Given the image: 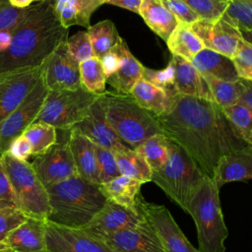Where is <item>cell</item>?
I'll use <instances>...</instances> for the list:
<instances>
[{"instance_id":"1","label":"cell","mask_w":252,"mask_h":252,"mask_svg":"<svg viewBox=\"0 0 252 252\" xmlns=\"http://www.w3.org/2000/svg\"><path fill=\"white\" fill-rule=\"evenodd\" d=\"M156 117L162 134L212 179L222 155L251 147L213 100L176 94L169 97L167 109Z\"/></svg>"},{"instance_id":"2","label":"cell","mask_w":252,"mask_h":252,"mask_svg":"<svg viewBox=\"0 0 252 252\" xmlns=\"http://www.w3.org/2000/svg\"><path fill=\"white\" fill-rule=\"evenodd\" d=\"M68 38L52 0L32 4L31 11L15 28L6 50L0 52V74L40 66Z\"/></svg>"},{"instance_id":"3","label":"cell","mask_w":252,"mask_h":252,"mask_svg":"<svg viewBox=\"0 0 252 252\" xmlns=\"http://www.w3.org/2000/svg\"><path fill=\"white\" fill-rule=\"evenodd\" d=\"M46 189L51 209L47 220L69 227H84L107 200L99 185L79 175L49 185Z\"/></svg>"},{"instance_id":"4","label":"cell","mask_w":252,"mask_h":252,"mask_svg":"<svg viewBox=\"0 0 252 252\" xmlns=\"http://www.w3.org/2000/svg\"><path fill=\"white\" fill-rule=\"evenodd\" d=\"M107 122L119 139L135 149L161 129L156 114L140 106L130 94L105 91L100 94Z\"/></svg>"},{"instance_id":"5","label":"cell","mask_w":252,"mask_h":252,"mask_svg":"<svg viewBox=\"0 0 252 252\" xmlns=\"http://www.w3.org/2000/svg\"><path fill=\"white\" fill-rule=\"evenodd\" d=\"M187 213L196 224L199 252H225L228 230L220 207V188L212 178L206 177L191 199Z\"/></svg>"},{"instance_id":"6","label":"cell","mask_w":252,"mask_h":252,"mask_svg":"<svg viewBox=\"0 0 252 252\" xmlns=\"http://www.w3.org/2000/svg\"><path fill=\"white\" fill-rule=\"evenodd\" d=\"M206 176L186 152L169 140V156L165 164L153 171L155 182L184 212H188L191 199L203 184Z\"/></svg>"},{"instance_id":"7","label":"cell","mask_w":252,"mask_h":252,"mask_svg":"<svg viewBox=\"0 0 252 252\" xmlns=\"http://www.w3.org/2000/svg\"><path fill=\"white\" fill-rule=\"evenodd\" d=\"M0 160L10 179L18 208L29 217L47 220L51 211L47 189L32 163L8 153L0 155Z\"/></svg>"},{"instance_id":"8","label":"cell","mask_w":252,"mask_h":252,"mask_svg":"<svg viewBox=\"0 0 252 252\" xmlns=\"http://www.w3.org/2000/svg\"><path fill=\"white\" fill-rule=\"evenodd\" d=\"M99 94L84 87L76 90L48 91L33 122H43L57 130H70L84 119Z\"/></svg>"},{"instance_id":"9","label":"cell","mask_w":252,"mask_h":252,"mask_svg":"<svg viewBox=\"0 0 252 252\" xmlns=\"http://www.w3.org/2000/svg\"><path fill=\"white\" fill-rule=\"evenodd\" d=\"M70 130H57V142L32 162L45 187L78 175L69 145Z\"/></svg>"},{"instance_id":"10","label":"cell","mask_w":252,"mask_h":252,"mask_svg":"<svg viewBox=\"0 0 252 252\" xmlns=\"http://www.w3.org/2000/svg\"><path fill=\"white\" fill-rule=\"evenodd\" d=\"M136 209L148 220L166 252H199L189 242L165 206L149 203L140 195Z\"/></svg>"},{"instance_id":"11","label":"cell","mask_w":252,"mask_h":252,"mask_svg":"<svg viewBox=\"0 0 252 252\" xmlns=\"http://www.w3.org/2000/svg\"><path fill=\"white\" fill-rule=\"evenodd\" d=\"M43 79L34 86L25 99L0 121V155L7 152L9 145L33 123L47 94Z\"/></svg>"},{"instance_id":"12","label":"cell","mask_w":252,"mask_h":252,"mask_svg":"<svg viewBox=\"0 0 252 252\" xmlns=\"http://www.w3.org/2000/svg\"><path fill=\"white\" fill-rule=\"evenodd\" d=\"M47 252H115L103 240L81 227L45 221Z\"/></svg>"},{"instance_id":"13","label":"cell","mask_w":252,"mask_h":252,"mask_svg":"<svg viewBox=\"0 0 252 252\" xmlns=\"http://www.w3.org/2000/svg\"><path fill=\"white\" fill-rule=\"evenodd\" d=\"M63 40L43 63L42 79L48 91L76 90L82 87L79 62Z\"/></svg>"},{"instance_id":"14","label":"cell","mask_w":252,"mask_h":252,"mask_svg":"<svg viewBox=\"0 0 252 252\" xmlns=\"http://www.w3.org/2000/svg\"><path fill=\"white\" fill-rule=\"evenodd\" d=\"M43 64L0 74V121L25 99L39 82Z\"/></svg>"},{"instance_id":"15","label":"cell","mask_w":252,"mask_h":252,"mask_svg":"<svg viewBox=\"0 0 252 252\" xmlns=\"http://www.w3.org/2000/svg\"><path fill=\"white\" fill-rule=\"evenodd\" d=\"M206 48L232 58L242 39L237 28L221 17L216 19H200L189 25Z\"/></svg>"},{"instance_id":"16","label":"cell","mask_w":252,"mask_h":252,"mask_svg":"<svg viewBox=\"0 0 252 252\" xmlns=\"http://www.w3.org/2000/svg\"><path fill=\"white\" fill-rule=\"evenodd\" d=\"M100 239L115 252H166L146 218L134 226L123 228Z\"/></svg>"},{"instance_id":"17","label":"cell","mask_w":252,"mask_h":252,"mask_svg":"<svg viewBox=\"0 0 252 252\" xmlns=\"http://www.w3.org/2000/svg\"><path fill=\"white\" fill-rule=\"evenodd\" d=\"M144 218V215L138 209L132 210L107 199L100 211L81 228L100 238L123 228L134 226Z\"/></svg>"},{"instance_id":"18","label":"cell","mask_w":252,"mask_h":252,"mask_svg":"<svg viewBox=\"0 0 252 252\" xmlns=\"http://www.w3.org/2000/svg\"><path fill=\"white\" fill-rule=\"evenodd\" d=\"M73 128L77 129L95 145L112 152H123L132 149L119 139L107 122L100 94L91 105L88 115Z\"/></svg>"},{"instance_id":"19","label":"cell","mask_w":252,"mask_h":252,"mask_svg":"<svg viewBox=\"0 0 252 252\" xmlns=\"http://www.w3.org/2000/svg\"><path fill=\"white\" fill-rule=\"evenodd\" d=\"M45 221L28 217L2 242L5 249L10 252H47Z\"/></svg>"},{"instance_id":"20","label":"cell","mask_w":252,"mask_h":252,"mask_svg":"<svg viewBox=\"0 0 252 252\" xmlns=\"http://www.w3.org/2000/svg\"><path fill=\"white\" fill-rule=\"evenodd\" d=\"M213 180L219 188L229 182L252 180V147L222 155Z\"/></svg>"},{"instance_id":"21","label":"cell","mask_w":252,"mask_h":252,"mask_svg":"<svg viewBox=\"0 0 252 252\" xmlns=\"http://www.w3.org/2000/svg\"><path fill=\"white\" fill-rule=\"evenodd\" d=\"M69 145L78 175L99 185L96 161V145L77 129L70 130Z\"/></svg>"},{"instance_id":"22","label":"cell","mask_w":252,"mask_h":252,"mask_svg":"<svg viewBox=\"0 0 252 252\" xmlns=\"http://www.w3.org/2000/svg\"><path fill=\"white\" fill-rule=\"evenodd\" d=\"M113 48L119 54L120 62L117 70L106 78V83L119 94H130L134 85L142 78L144 66L130 52L121 37Z\"/></svg>"},{"instance_id":"23","label":"cell","mask_w":252,"mask_h":252,"mask_svg":"<svg viewBox=\"0 0 252 252\" xmlns=\"http://www.w3.org/2000/svg\"><path fill=\"white\" fill-rule=\"evenodd\" d=\"M170 61L174 68L175 89L177 94L193 95L214 101L206 80L190 61L178 55H172Z\"/></svg>"},{"instance_id":"24","label":"cell","mask_w":252,"mask_h":252,"mask_svg":"<svg viewBox=\"0 0 252 252\" xmlns=\"http://www.w3.org/2000/svg\"><path fill=\"white\" fill-rule=\"evenodd\" d=\"M55 11L62 26L66 29L72 26L89 28L93 13L103 0H52Z\"/></svg>"},{"instance_id":"25","label":"cell","mask_w":252,"mask_h":252,"mask_svg":"<svg viewBox=\"0 0 252 252\" xmlns=\"http://www.w3.org/2000/svg\"><path fill=\"white\" fill-rule=\"evenodd\" d=\"M191 63L202 75L209 74L227 82L240 80L232 59L212 49L204 47L192 59Z\"/></svg>"},{"instance_id":"26","label":"cell","mask_w":252,"mask_h":252,"mask_svg":"<svg viewBox=\"0 0 252 252\" xmlns=\"http://www.w3.org/2000/svg\"><path fill=\"white\" fill-rule=\"evenodd\" d=\"M139 14L146 25L164 41L179 24V21L162 5L160 0H142Z\"/></svg>"},{"instance_id":"27","label":"cell","mask_w":252,"mask_h":252,"mask_svg":"<svg viewBox=\"0 0 252 252\" xmlns=\"http://www.w3.org/2000/svg\"><path fill=\"white\" fill-rule=\"evenodd\" d=\"M142 182L126 175H119L108 182L99 185V188L106 199L126 208L137 210V200L139 198Z\"/></svg>"},{"instance_id":"28","label":"cell","mask_w":252,"mask_h":252,"mask_svg":"<svg viewBox=\"0 0 252 252\" xmlns=\"http://www.w3.org/2000/svg\"><path fill=\"white\" fill-rule=\"evenodd\" d=\"M165 42L172 55H178L190 62L205 47L190 26L183 23L178 24Z\"/></svg>"},{"instance_id":"29","label":"cell","mask_w":252,"mask_h":252,"mask_svg":"<svg viewBox=\"0 0 252 252\" xmlns=\"http://www.w3.org/2000/svg\"><path fill=\"white\" fill-rule=\"evenodd\" d=\"M130 94L140 106L156 115L164 112L169 105V96L167 94L143 78L137 81Z\"/></svg>"},{"instance_id":"30","label":"cell","mask_w":252,"mask_h":252,"mask_svg":"<svg viewBox=\"0 0 252 252\" xmlns=\"http://www.w3.org/2000/svg\"><path fill=\"white\" fill-rule=\"evenodd\" d=\"M120 174L134 178L140 182L152 181L153 170L146 159L134 149L114 152Z\"/></svg>"},{"instance_id":"31","label":"cell","mask_w":252,"mask_h":252,"mask_svg":"<svg viewBox=\"0 0 252 252\" xmlns=\"http://www.w3.org/2000/svg\"><path fill=\"white\" fill-rule=\"evenodd\" d=\"M94 56L101 59L119 41L120 36L115 25L110 20H103L87 30Z\"/></svg>"},{"instance_id":"32","label":"cell","mask_w":252,"mask_h":252,"mask_svg":"<svg viewBox=\"0 0 252 252\" xmlns=\"http://www.w3.org/2000/svg\"><path fill=\"white\" fill-rule=\"evenodd\" d=\"M149 163L153 171L160 169L169 156V139L164 134H155L134 149Z\"/></svg>"},{"instance_id":"33","label":"cell","mask_w":252,"mask_h":252,"mask_svg":"<svg viewBox=\"0 0 252 252\" xmlns=\"http://www.w3.org/2000/svg\"><path fill=\"white\" fill-rule=\"evenodd\" d=\"M202 76L209 86L214 101L221 108L240 101L242 94L241 80L237 82H227L220 80L209 74H203Z\"/></svg>"},{"instance_id":"34","label":"cell","mask_w":252,"mask_h":252,"mask_svg":"<svg viewBox=\"0 0 252 252\" xmlns=\"http://www.w3.org/2000/svg\"><path fill=\"white\" fill-rule=\"evenodd\" d=\"M32 147V156L36 157L46 152L57 142V129L43 122L32 123L23 133Z\"/></svg>"},{"instance_id":"35","label":"cell","mask_w":252,"mask_h":252,"mask_svg":"<svg viewBox=\"0 0 252 252\" xmlns=\"http://www.w3.org/2000/svg\"><path fill=\"white\" fill-rule=\"evenodd\" d=\"M81 84L87 91L101 94L105 90L106 76L99 58L94 56L79 63Z\"/></svg>"},{"instance_id":"36","label":"cell","mask_w":252,"mask_h":252,"mask_svg":"<svg viewBox=\"0 0 252 252\" xmlns=\"http://www.w3.org/2000/svg\"><path fill=\"white\" fill-rule=\"evenodd\" d=\"M220 17L238 30L252 31V0H229Z\"/></svg>"},{"instance_id":"37","label":"cell","mask_w":252,"mask_h":252,"mask_svg":"<svg viewBox=\"0 0 252 252\" xmlns=\"http://www.w3.org/2000/svg\"><path fill=\"white\" fill-rule=\"evenodd\" d=\"M222 112L241 138L246 142L252 133V109L242 101H239L222 108Z\"/></svg>"},{"instance_id":"38","label":"cell","mask_w":252,"mask_h":252,"mask_svg":"<svg viewBox=\"0 0 252 252\" xmlns=\"http://www.w3.org/2000/svg\"><path fill=\"white\" fill-rule=\"evenodd\" d=\"M142 78L163 90L169 97L177 94L175 89L174 68L171 61L162 70H153L144 66Z\"/></svg>"},{"instance_id":"39","label":"cell","mask_w":252,"mask_h":252,"mask_svg":"<svg viewBox=\"0 0 252 252\" xmlns=\"http://www.w3.org/2000/svg\"><path fill=\"white\" fill-rule=\"evenodd\" d=\"M96 161L99 185L121 175L114 152L96 145Z\"/></svg>"},{"instance_id":"40","label":"cell","mask_w":252,"mask_h":252,"mask_svg":"<svg viewBox=\"0 0 252 252\" xmlns=\"http://www.w3.org/2000/svg\"><path fill=\"white\" fill-rule=\"evenodd\" d=\"M201 19H216L222 15L229 0H182Z\"/></svg>"},{"instance_id":"41","label":"cell","mask_w":252,"mask_h":252,"mask_svg":"<svg viewBox=\"0 0 252 252\" xmlns=\"http://www.w3.org/2000/svg\"><path fill=\"white\" fill-rule=\"evenodd\" d=\"M231 59L238 77L242 80L252 81V45L242 38Z\"/></svg>"},{"instance_id":"42","label":"cell","mask_w":252,"mask_h":252,"mask_svg":"<svg viewBox=\"0 0 252 252\" xmlns=\"http://www.w3.org/2000/svg\"><path fill=\"white\" fill-rule=\"evenodd\" d=\"M66 42L69 51L79 63L94 56L89 34L85 31H80L68 37Z\"/></svg>"},{"instance_id":"43","label":"cell","mask_w":252,"mask_h":252,"mask_svg":"<svg viewBox=\"0 0 252 252\" xmlns=\"http://www.w3.org/2000/svg\"><path fill=\"white\" fill-rule=\"evenodd\" d=\"M32 6L25 8H18L6 2L0 4V32L14 30L19 23L28 15Z\"/></svg>"},{"instance_id":"44","label":"cell","mask_w":252,"mask_h":252,"mask_svg":"<svg viewBox=\"0 0 252 252\" xmlns=\"http://www.w3.org/2000/svg\"><path fill=\"white\" fill-rule=\"evenodd\" d=\"M28 217L19 208H0V242L2 243L8 234L22 224Z\"/></svg>"},{"instance_id":"45","label":"cell","mask_w":252,"mask_h":252,"mask_svg":"<svg viewBox=\"0 0 252 252\" xmlns=\"http://www.w3.org/2000/svg\"><path fill=\"white\" fill-rule=\"evenodd\" d=\"M160 2L175 16L179 23L191 25L201 19V17L182 0H160Z\"/></svg>"},{"instance_id":"46","label":"cell","mask_w":252,"mask_h":252,"mask_svg":"<svg viewBox=\"0 0 252 252\" xmlns=\"http://www.w3.org/2000/svg\"><path fill=\"white\" fill-rule=\"evenodd\" d=\"M0 208H18L16 197L7 175V172L0 160Z\"/></svg>"},{"instance_id":"47","label":"cell","mask_w":252,"mask_h":252,"mask_svg":"<svg viewBox=\"0 0 252 252\" xmlns=\"http://www.w3.org/2000/svg\"><path fill=\"white\" fill-rule=\"evenodd\" d=\"M6 153L17 159L28 160L32 157V147L28 139L22 134L11 142Z\"/></svg>"},{"instance_id":"48","label":"cell","mask_w":252,"mask_h":252,"mask_svg":"<svg viewBox=\"0 0 252 252\" xmlns=\"http://www.w3.org/2000/svg\"><path fill=\"white\" fill-rule=\"evenodd\" d=\"M101 64L105 73L106 78L110 75H112L118 68L119 62H120V57L117 51L112 48L108 53H106L101 59Z\"/></svg>"},{"instance_id":"49","label":"cell","mask_w":252,"mask_h":252,"mask_svg":"<svg viewBox=\"0 0 252 252\" xmlns=\"http://www.w3.org/2000/svg\"><path fill=\"white\" fill-rule=\"evenodd\" d=\"M104 4H111L134 13L139 14V9L142 3V0H103Z\"/></svg>"},{"instance_id":"50","label":"cell","mask_w":252,"mask_h":252,"mask_svg":"<svg viewBox=\"0 0 252 252\" xmlns=\"http://www.w3.org/2000/svg\"><path fill=\"white\" fill-rule=\"evenodd\" d=\"M240 80L242 83V94L240 101H242L252 109V81L242 79Z\"/></svg>"},{"instance_id":"51","label":"cell","mask_w":252,"mask_h":252,"mask_svg":"<svg viewBox=\"0 0 252 252\" xmlns=\"http://www.w3.org/2000/svg\"><path fill=\"white\" fill-rule=\"evenodd\" d=\"M14 30H10V31L0 32V52L6 50L7 47L9 46V44L11 42V39H12V34H13Z\"/></svg>"},{"instance_id":"52","label":"cell","mask_w":252,"mask_h":252,"mask_svg":"<svg viewBox=\"0 0 252 252\" xmlns=\"http://www.w3.org/2000/svg\"><path fill=\"white\" fill-rule=\"evenodd\" d=\"M33 1H43V0H9L10 4L18 7V8H25V7H29L32 4Z\"/></svg>"},{"instance_id":"53","label":"cell","mask_w":252,"mask_h":252,"mask_svg":"<svg viewBox=\"0 0 252 252\" xmlns=\"http://www.w3.org/2000/svg\"><path fill=\"white\" fill-rule=\"evenodd\" d=\"M239 32H240V34H241L242 38L252 45V31L239 30Z\"/></svg>"},{"instance_id":"54","label":"cell","mask_w":252,"mask_h":252,"mask_svg":"<svg viewBox=\"0 0 252 252\" xmlns=\"http://www.w3.org/2000/svg\"><path fill=\"white\" fill-rule=\"evenodd\" d=\"M251 147H252V133H251V135L248 137V139H247V141H246Z\"/></svg>"},{"instance_id":"55","label":"cell","mask_w":252,"mask_h":252,"mask_svg":"<svg viewBox=\"0 0 252 252\" xmlns=\"http://www.w3.org/2000/svg\"><path fill=\"white\" fill-rule=\"evenodd\" d=\"M5 250H6V249H5V246H4V244L0 242V252H4Z\"/></svg>"},{"instance_id":"56","label":"cell","mask_w":252,"mask_h":252,"mask_svg":"<svg viewBox=\"0 0 252 252\" xmlns=\"http://www.w3.org/2000/svg\"><path fill=\"white\" fill-rule=\"evenodd\" d=\"M6 2H9V0H0V4H3V3H6Z\"/></svg>"},{"instance_id":"57","label":"cell","mask_w":252,"mask_h":252,"mask_svg":"<svg viewBox=\"0 0 252 252\" xmlns=\"http://www.w3.org/2000/svg\"><path fill=\"white\" fill-rule=\"evenodd\" d=\"M4 252H10V251H7V250H5V251H4Z\"/></svg>"}]
</instances>
